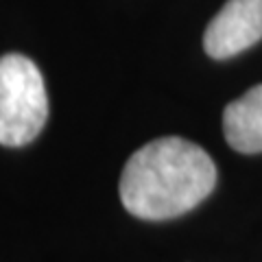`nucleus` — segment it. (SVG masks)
Masks as SVG:
<instances>
[{"mask_svg":"<svg viewBox=\"0 0 262 262\" xmlns=\"http://www.w3.org/2000/svg\"><path fill=\"white\" fill-rule=\"evenodd\" d=\"M262 39V0H227L203 35L212 59H227Z\"/></svg>","mask_w":262,"mask_h":262,"instance_id":"7ed1b4c3","label":"nucleus"},{"mask_svg":"<svg viewBox=\"0 0 262 262\" xmlns=\"http://www.w3.org/2000/svg\"><path fill=\"white\" fill-rule=\"evenodd\" d=\"M223 134L234 151L262 153V83L225 107Z\"/></svg>","mask_w":262,"mask_h":262,"instance_id":"20e7f679","label":"nucleus"},{"mask_svg":"<svg viewBox=\"0 0 262 262\" xmlns=\"http://www.w3.org/2000/svg\"><path fill=\"white\" fill-rule=\"evenodd\" d=\"M216 186L212 158L184 138H158L127 160L120 175V201L129 214L166 221L196 208Z\"/></svg>","mask_w":262,"mask_h":262,"instance_id":"f257e3e1","label":"nucleus"},{"mask_svg":"<svg viewBox=\"0 0 262 262\" xmlns=\"http://www.w3.org/2000/svg\"><path fill=\"white\" fill-rule=\"evenodd\" d=\"M46 118L48 98L39 68L18 53L0 57V144H29Z\"/></svg>","mask_w":262,"mask_h":262,"instance_id":"f03ea898","label":"nucleus"}]
</instances>
